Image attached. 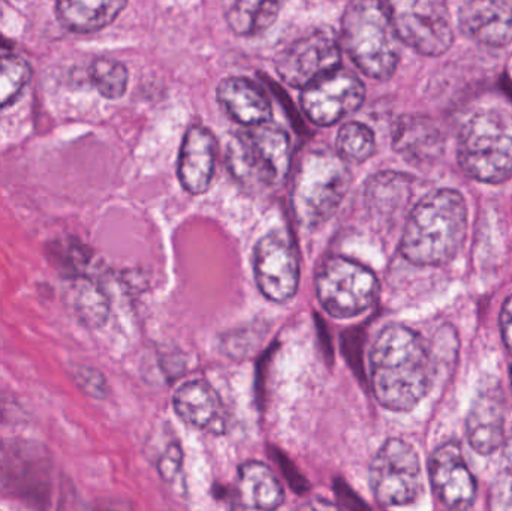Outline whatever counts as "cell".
Returning <instances> with one entry per match:
<instances>
[{
    "label": "cell",
    "mask_w": 512,
    "mask_h": 511,
    "mask_svg": "<svg viewBox=\"0 0 512 511\" xmlns=\"http://www.w3.org/2000/svg\"><path fill=\"white\" fill-rule=\"evenodd\" d=\"M373 395L385 410L408 413L430 392L436 362L423 336L402 324L384 327L369 354Z\"/></svg>",
    "instance_id": "cell-1"
},
{
    "label": "cell",
    "mask_w": 512,
    "mask_h": 511,
    "mask_svg": "<svg viewBox=\"0 0 512 511\" xmlns=\"http://www.w3.org/2000/svg\"><path fill=\"white\" fill-rule=\"evenodd\" d=\"M468 231L465 198L454 189L424 195L409 213L400 252L417 266H444L456 258Z\"/></svg>",
    "instance_id": "cell-2"
},
{
    "label": "cell",
    "mask_w": 512,
    "mask_h": 511,
    "mask_svg": "<svg viewBox=\"0 0 512 511\" xmlns=\"http://www.w3.org/2000/svg\"><path fill=\"white\" fill-rule=\"evenodd\" d=\"M351 186L345 159L331 149H310L298 162L291 203L301 227L319 228L333 218Z\"/></svg>",
    "instance_id": "cell-3"
},
{
    "label": "cell",
    "mask_w": 512,
    "mask_h": 511,
    "mask_svg": "<svg viewBox=\"0 0 512 511\" xmlns=\"http://www.w3.org/2000/svg\"><path fill=\"white\" fill-rule=\"evenodd\" d=\"M342 45L367 77L381 81L393 77L399 65L400 48L387 3H349L342 17Z\"/></svg>",
    "instance_id": "cell-4"
},
{
    "label": "cell",
    "mask_w": 512,
    "mask_h": 511,
    "mask_svg": "<svg viewBox=\"0 0 512 511\" xmlns=\"http://www.w3.org/2000/svg\"><path fill=\"white\" fill-rule=\"evenodd\" d=\"M457 156L462 170L478 182H507L512 176V113L505 108H481L459 135Z\"/></svg>",
    "instance_id": "cell-5"
},
{
    "label": "cell",
    "mask_w": 512,
    "mask_h": 511,
    "mask_svg": "<svg viewBox=\"0 0 512 511\" xmlns=\"http://www.w3.org/2000/svg\"><path fill=\"white\" fill-rule=\"evenodd\" d=\"M228 170L243 188L261 191L282 182L291 165V140L267 122L234 134L227 144Z\"/></svg>",
    "instance_id": "cell-6"
},
{
    "label": "cell",
    "mask_w": 512,
    "mask_h": 511,
    "mask_svg": "<svg viewBox=\"0 0 512 511\" xmlns=\"http://www.w3.org/2000/svg\"><path fill=\"white\" fill-rule=\"evenodd\" d=\"M316 296L328 315L340 320L369 311L379 296V281L372 270L340 255L327 258L319 267Z\"/></svg>",
    "instance_id": "cell-7"
},
{
    "label": "cell",
    "mask_w": 512,
    "mask_h": 511,
    "mask_svg": "<svg viewBox=\"0 0 512 511\" xmlns=\"http://www.w3.org/2000/svg\"><path fill=\"white\" fill-rule=\"evenodd\" d=\"M369 483L376 501L387 509L417 503L424 494V479L415 447L402 438L385 441L370 464Z\"/></svg>",
    "instance_id": "cell-8"
},
{
    "label": "cell",
    "mask_w": 512,
    "mask_h": 511,
    "mask_svg": "<svg viewBox=\"0 0 512 511\" xmlns=\"http://www.w3.org/2000/svg\"><path fill=\"white\" fill-rule=\"evenodd\" d=\"M397 38L423 56L447 53L454 41L450 11L439 0H396L387 3Z\"/></svg>",
    "instance_id": "cell-9"
},
{
    "label": "cell",
    "mask_w": 512,
    "mask_h": 511,
    "mask_svg": "<svg viewBox=\"0 0 512 511\" xmlns=\"http://www.w3.org/2000/svg\"><path fill=\"white\" fill-rule=\"evenodd\" d=\"M340 45L328 30H315L289 44L276 59V71L288 86L306 89L310 84L337 71Z\"/></svg>",
    "instance_id": "cell-10"
},
{
    "label": "cell",
    "mask_w": 512,
    "mask_h": 511,
    "mask_svg": "<svg viewBox=\"0 0 512 511\" xmlns=\"http://www.w3.org/2000/svg\"><path fill=\"white\" fill-rule=\"evenodd\" d=\"M255 281L271 302L285 303L295 296L300 284V264L288 234L271 231L255 246Z\"/></svg>",
    "instance_id": "cell-11"
},
{
    "label": "cell",
    "mask_w": 512,
    "mask_h": 511,
    "mask_svg": "<svg viewBox=\"0 0 512 511\" xmlns=\"http://www.w3.org/2000/svg\"><path fill=\"white\" fill-rule=\"evenodd\" d=\"M364 96L363 81L352 72L337 69L306 87L300 102L310 122L331 126L355 113L363 104Z\"/></svg>",
    "instance_id": "cell-12"
},
{
    "label": "cell",
    "mask_w": 512,
    "mask_h": 511,
    "mask_svg": "<svg viewBox=\"0 0 512 511\" xmlns=\"http://www.w3.org/2000/svg\"><path fill=\"white\" fill-rule=\"evenodd\" d=\"M429 477L433 492L450 511H468L477 500L478 485L466 464L457 441L441 444L429 459Z\"/></svg>",
    "instance_id": "cell-13"
},
{
    "label": "cell",
    "mask_w": 512,
    "mask_h": 511,
    "mask_svg": "<svg viewBox=\"0 0 512 511\" xmlns=\"http://www.w3.org/2000/svg\"><path fill=\"white\" fill-rule=\"evenodd\" d=\"M460 30L489 47L512 41V0H475L460 6Z\"/></svg>",
    "instance_id": "cell-14"
},
{
    "label": "cell",
    "mask_w": 512,
    "mask_h": 511,
    "mask_svg": "<svg viewBox=\"0 0 512 511\" xmlns=\"http://www.w3.org/2000/svg\"><path fill=\"white\" fill-rule=\"evenodd\" d=\"M177 416L186 425L210 434L227 432V416L218 392L207 381L194 380L182 384L173 396Z\"/></svg>",
    "instance_id": "cell-15"
},
{
    "label": "cell",
    "mask_w": 512,
    "mask_h": 511,
    "mask_svg": "<svg viewBox=\"0 0 512 511\" xmlns=\"http://www.w3.org/2000/svg\"><path fill=\"white\" fill-rule=\"evenodd\" d=\"M215 137L204 126L195 125L186 132L179 155V179L189 194L200 195L209 189L215 176Z\"/></svg>",
    "instance_id": "cell-16"
},
{
    "label": "cell",
    "mask_w": 512,
    "mask_h": 511,
    "mask_svg": "<svg viewBox=\"0 0 512 511\" xmlns=\"http://www.w3.org/2000/svg\"><path fill=\"white\" fill-rule=\"evenodd\" d=\"M466 438L478 455L489 456L505 443L504 401L495 390H484L472 402L466 416Z\"/></svg>",
    "instance_id": "cell-17"
},
{
    "label": "cell",
    "mask_w": 512,
    "mask_h": 511,
    "mask_svg": "<svg viewBox=\"0 0 512 511\" xmlns=\"http://www.w3.org/2000/svg\"><path fill=\"white\" fill-rule=\"evenodd\" d=\"M283 503L282 483L264 462L240 465L230 511H276Z\"/></svg>",
    "instance_id": "cell-18"
},
{
    "label": "cell",
    "mask_w": 512,
    "mask_h": 511,
    "mask_svg": "<svg viewBox=\"0 0 512 511\" xmlns=\"http://www.w3.org/2000/svg\"><path fill=\"white\" fill-rule=\"evenodd\" d=\"M216 96L222 108L246 128L270 122V99L258 84L248 78H225L219 83Z\"/></svg>",
    "instance_id": "cell-19"
},
{
    "label": "cell",
    "mask_w": 512,
    "mask_h": 511,
    "mask_svg": "<svg viewBox=\"0 0 512 511\" xmlns=\"http://www.w3.org/2000/svg\"><path fill=\"white\" fill-rule=\"evenodd\" d=\"M393 147L414 164H432L444 153L445 138L432 119L403 116L394 128Z\"/></svg>",
    "instance_id": "cell-20"
},
{
    "label": "cell",
    "mask_w": 512,
    "mask_h": 511,
    "mask_svg": "<svg viewBox=\"0 0 512 511\" xmlns=\"http://www.w3.org/2000/svg\"><path fill=\"white\" fill-rule=\"evenodd\" d=\"M128 6L123 0L84 2L66 0L56 3V17L65 29L74 33H93L110 26Z\"/></svg>",
    "instance_id": "cell-21"
},
{
    "label": "cell",
    "mask_w": 512,
    "mask_h": 511,
    "mask_svg": "<svg viewBox=\"0 0 512 511\" xmlns=\"http://www.w3.org/2000/svg\"><path fill=\"white\" fill-rule=\"evenodd\" d=\"M279 12V2L240 0L227 6L225 18L236 35L252 38L273 26L274 21L279 17Z\"/></svg>",
    "instance_id": "cell-22"
},
{
    "label": "cell",
    "mask_w": 512,
    "mask_h": 511,
    "mask_svg": "<svg viewBox=\"0 0 512 511\" xmlns=\"http://www.w3.org/2000/svg\"><path fill=\"white\" fill-rule=\"evenodd\" d=\"M411 177L403 174L384 173L373 179V198L376 203V210L388 216L403 210L411 200L412 195Z\"/></svg>",
    "instance_id": "cell-23"
},
{
    "label": "cell",
    "mask_w": 512,
    "mask_h": 511,
    "mask_svg": "<svg viewBox=\"0 0 512 511\" xmlns=\"http://www.w3.org/2000/svg\"><path fill=\"white\" fill-rule=\"evenodd\" d=\"M32 80L27 60L15 54H0V110L11 105Z\"/></svg>",
    "instance_id": "cell-24"
},
{
    "label": "cell",
    "mask_w": 512,
    "mask_h": 511,
    "mask_svg": "<svg viewBox=\"0 0 512 511\" xmlns=\"http://www.w3.org/2000/svg\"><path fill=\"white\" fill-rule=\"evenodd\" d=\"M336 147L345 161L364 162L375 153V134L363 123L348 122L337 134Z\"/></svg>",
    "instance_id": "cell-25"
},
{
    "label": "cell",
    "mask_w": 512,
    "mask_h": 511,
    "mask_svg": "<svg viewBox=\"0 0 512 511\" xmlns=\"http://www.w3.org/2000/svg\"><path fill=\"white\" fill-rule=\"evenodd\" d=\"M90 80L95 89L107 99H120L128 89L129 74L119 60L101 57L90 66Z\"/></svg>",
    "instance_id": "cell-26"
},
{
    "label": "cell",
    "mask_w": 512,
    "mask_h": 511,
    "mask_svg": "<svg viewBox=\"0 0 512 511\" xmlns=\"http://www.w3.org/2000/svg\"><path fill=\"white\" fill-rule=\"evenodd\" d=\"M75 311L86 326H102L108 317L107 297L95 285L84 282L75 296Z\"/></svg>",
    "instance_id": "cell-27"
},
{
    "label": "cell",
    "mask_w": 512,
    "mask_h": 511,
    "mask_svg": "<svg viewBox=\"0 0 512 511\" xmlns=\"http://www.w3.org/2000/svg\"><path fill=\"white\" fill-rule=\"evenodd\" d=\"M496 476V500L502 511H512V428L505 437Z\"/></svg>",
    "instance_id": "cell-28"
},
{
    "label": "cell",
    "mask_w": 512,
    "mask_h": 511,
    "mask_svg": "<svg viewBox=\"0 0 512 511\" xmlns=\"http://www.w3.org/2000/svg\"><path fill=\"white\" fill-rule=\"evenodd\" d=\"M50 254L54 257V263L63 272L71 273V275H78L81 272V267L86 263V254L83 252L78 243L75 242H57L54 249H51Z\"/></svg>",
    "instance_id": "cell-29"
},
{
    "label": "cell",
    "mask_w": 512,
    "mask_h": 511,
    "mask_svg": "<svg viewBox=\"0 0 512 511\" xmlns=\"http://www.w3.org/2000/svg\"><path fill=\"white\" fill-rule=\"evenodd\" d=\"M74 380L77 381L78 387L87 395L96 399H104L108 393V384L104 375L93 368H78L74 372Z\"/></svg>",
    "instance_id": "cell-30"
},
{
    "label": "cell",
    "mask_w": 512,
    "mask_h": 511,
    "mask_svg": "<svg viewBox=\"0 0 512 511\" xmlns=\"http://www.w3.org/2000/svg\"><path fill=\"white\" fill-rule=\"evenodd\" d=\"M183 467V450L179 444H171L158 462L159 476L164 482L173 483Z\"/></svg>",
    "instance_id": "cell-31"
},
{
    "label": "cell",
    "mask_w": 512,
    "mask_h": 511,
    "mask_svg": "<svg viewBox=\"0 0 512 511\" xmlns=\"http://www.w3.org/2000/svg\"><path fill=\"white\" fill-rule=\"evenodd\" d=\"M499 326H501L502 341L512 356V294L502 305Z\"/></svg>",
    "instance_id": "cell-32"
},
{
    "label": "cell",
    "mask_w": 512,
    "mask_h": 511,
    "mask_svg": "<svg viewBox=\"0 0 512 511\" xmlns=\"http://www.w3.org/2000/svg\"><path fill=\"white\" fill-rule=\"evenodd\" d=\"M295 511H343L337 504L331 501L324 500V498H315V500L306 501L297 507Z\"/></svg>",
    "instance_id": "cell-33"
},
{
    "label": "cell",
    "mask_w": 512,
    "mask_h": 511,
    "mask_svg": "<svg viewBox=\"0 0 512 511\" xmlns=\"http://www.w3.org/2000/svg\"><path fill=\"white\" fill-rule=\"evenodd\" d=\"M510 374H511V386H512V366H511V372H510Z\"/></svg>",
    "instance_id": "cell-34"
}]
</instances>
